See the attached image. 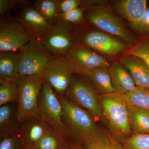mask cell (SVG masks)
<instances>
[{
  "label": "cell",
  "instance_id": "obj_1",
  "mask_svg": "<svg viewBox=\"0 0 149 149\" xmlns=\"http://www.w3.org/2000/svg\"><path fill=\"white\" fill-rule=\"evenodd\" d=\"M62 107V120L72 140L83 145L98 133L99 128L90 113L65 96L58 95Z\"/></svg>",
  "mask_w": 149,
  "mask_h": 149
},
{
  "label": "cell",
  "instance_id": "obj_2",
  "mask_svg": "<svg viewBox=\"0 0 149 149\" xmlns=\"http://www.w3.org/2000/svg\"><path fill=\"white\" fill-rule=\"evenodd\" d=\"M99 100L107 122L108 131L116 142L123 145L133 134L127 104L115 93L99 95Z\"/></svg>",
  "mask_w": 149,
  "mask_h": 149
},
{
  "label": "cell",
  "instance_id": "obj_3",
  "mask_svg": "<svg viewBox=\"0 0 149 149\" xmlns=\"http://www.w3.org/2000/svg\"><path fill=\"white\" fill-rule=\"evenodd\" d=\"M85 18L92 26L124 41L130 47L138 42V37L125 26L113 10L103 3L94 5L86 9Z\"/></svg>",
  "mask_w": 149,
  "mask_h": 149
},
{
  "label": "cell",
  "instance_id": "obj_4",
  "mask_svg": "<svg viewBox=\"0 0 149 149\" xmlns=\"http://www.w3.org/2000/svg\"><path fill=\"white\" fill-rule=\"evenodd\" d=\"M64 96L90 113L96 120L107 126L100 105L98 94L87 76L73 73Z\"/></svg>",
  "mask_w": 149,
  "mask_h": 149
},
{
  "label": "cell",
  "instance_id": "obj_5",
  "mask_svg": "<svg viewBox=\"0 0 149 149\" xmlns=\"http://www.w3.org/2000/svg\"><path fill=\"white\" fill-rule=\"evenodd\" d=\"M19 77L42 76L48 63L54 56L40 40L32 39L18 51Z\"/></svg>",
  "mask_w": 149,
  "mask_h": 149
},
{
  "label": "cell",
  "instance_id": "obj_6",
  "mask_svg": "<svg viewBox=\"0 0 149 149\" xmlns=\"http://www.w3.org/2000/svg\"><path fill=\"white\" fill-rule=\"evenodd\" d=\"M40 117L59 136L71 139L62 120V107L57 94L44 81L38 98Z\"/></svg>",
  "mask_w": 149,
  "mask_h": 149
},
{
  "label": "cell",
  "instance_id": "obj_7",
  "mask_svg": "<svg viewBox=\"0 0 149 149\" xmlns=\"http://www.w3.org/2000/svg\"><path fill=\"white\" fill-rule=\"evenodd\" d=\"M17 82L19 88L17 117L20 125L29 118H41L38 109V98L44 80L42 76L19 77Z\"/></svg>",
  "mask_w": 149,
  "mask_h": 149
},
{
  "label": "cell",
  "instance_id": "obj_8",
  "mask_svg": "<svg viewBox=\"0 0 149 149\" xmlns=\"http://www.w3.org/2000/svg\"><path fill=\"white\" fill-rule=\"evenodd\" d=\"M77 43L101 55L113 56L124 52L130 47L127 43L100 30L87 29L74 31Z\"/></svg>",
  "mask_w": 149,
  "mask_h": 149
},
{
  "label": "cell",
  "instance_id": "obj_9",
  "mask_svg": "<svg viewBox=\"0 0 149 149\" xmlns=\"http://www.w3.org/2000/svg\"><path fill=\"white\" fill-rule=\"evenodd\" d=\"M32 39L23 24L15 17H1L0 53L18 52Z\"/></svg>",
  "mask_w": 149,
  "mask_h": 149
},
{
  "label": "cell",
  "instance_id": "obj_10",
  "mask_svg": "<svg viewBox=\"0 0 149 149\" xmlns=\"http://www.w3.org/2000/svg\"><path fill=\"white\" fill-rule=\"evenodd\" d=\"M73 73L86 76L92 70L109 68L110 64L103 56L81 44H76L66 56Z\"/></svg>",
  "mask_w": 149,
  "mask_h": 149
},
{
  "label": "cell",
  "instance_id": "obj_11",
  "mask_svg": "<svg viewBox=\"0 0 149 149\" xmlns=\"http://www.w3.org/2000/svg\"><path fill=\"white\" fill-rule=\"evenodd\" d=\"M73 72L66 56L56 57L49 62L44 70L43 80L58 95L66 93Z\"/></svg>",
  "mask_w": 149,
  "mask_h": 149
},
{
  "label": "cell",
  "instance_id": "obj_12",
  "mask_svg": "<svg viewBox=\"0 0 149 149\" xmlns=\"http://www.w3.org/2000/svg\"><path fill=\"white\" fill-rule=\"evenodd\" d=\"M74 29L73 24L58 22L50 33L41 42L55 57L64 56L73 46L78 44Z\"/></svg>",
  "mask_w": 149,
  "mask_h": 149
},
{
  "label": "cell",
  "instance_id": "obj_13",
  "mask_svg": "<svg viewBox=\"0 0 149 149\" xmlns=\"http://www.w3.org/2000/svg\"><path fill=\"white\" fill-rule=\"evenodd\" d=\"M148 6L146 0H118L113 1L111 5L112 9L128 22L132 29L145 36L144 18Z\"/></svg>",
  "mask_w": 149,
  "mask_h": 149
},
{
  "label": "cell",
  "instance_id": "obj_14",
  "mask_svg": "<svg viewBox=\"0 0 149 149\" xmlns=\"http://www.w3.org/2000/svg\"><path fill=\"white\" fill-rule=\"evenodd\" d=\"M15 17L23 24L34 40H42L50 33L55 26L43 18L32 6L26 4Z\"/></svg>",
  "mask_w": 149,
  "mask_h": 149
},
{
  "label": "cell",
  "instance_id": "obj_15",
  "mask_svg": "<svg viewBox=\"0 0 149 149\" xmlns=\"http://www.w3.org/2000/svg\"><path fill=\"white\" fill-rule=\"evenodd\" d=\"M50 128L41 118H29L20 124L16 136L24 147L34 146Z\"/></svg>",
  "mask_w": 149,
  "mask_h": 149
},
{
  "label": "cell",
  "instance_id": "obj_16",
  "mask_svg": "<svg viewBox=\"0 0 149 149\" xmlns=\"http://www.w3.org/2000/svg\"><path fill=\"white\" fill-rule=\"evenodd\" d=\"M114 93L123 95L138 88L130 72L120 61H116L108 68Z\"/></svg>",
  "mask_w": 149,
  "mask_h": 149
},
{
  "label": "cell",
  "instance_id": "obj_17",
  "mask_svg": "<svg viewBox=\"0 0 149 149\" xmlns=\"http://www.w3.org/2000/svg\"><path fill=\"white\" fill-rule=\"evenodd\" d=\"M120 61L130 72L137 87L149 89V67L143 60L130 54H123Z\"/></svg>",
  "mask_w": 149,
  "mask_h": 149
},
{
  "label": "cell",
  "instance_id": "obj_18",
  "mask_svg": "<svg viewBox=\"0 0 149 149\" xmlns=\"http://www.w3.org/2000/svg\"><path fill=\"white\" fill-rule=\"evenodd\" d=\"M19 123L17 117V103L0 107V138L16 136Z\"/></svg>",
  "mask_w": 149,
  "mask_h": 149
},
{
  "label": "cell",
  "instance_id": "obj_19",
  "mask_svg": "<svg viewBox=\"0 0 149 149\" xmlns=\"http://www.w3.org/2000/svg\"><path fill=\"white\" fill-rule=\"evenodd\" d=\"M100 95L114 93L108 68L98 67L91 70L86 75Z\"/></svg>",
  "mask_w": 149,
  "mask_h": 149
},
{
  "label": "cell",
  "instance_id": "obj_20",
  "mask_svg": "<svg viewBox=\"0 0 149 149\" xmlns=\"http://www.w3.org/2000/svg\"><path fill=\"white\" fill-rule=\"evenodd\" d=\"M18 52L0 53V80L17 81Z\"/></svg>",
  "mask_w": 149,
  "mask_h": 149
},
{
  "label": "cell",
  "instance_id": "obj_21",
  "mask_svg": "<svg viewBox=\"0 0 149 149\" xmlns=\"http://www.w3.org/2000/svg\"><path fill=\"white\" fill-rule=\"evenodd\" d=\"M126 104L133 134H149V111Z\"/></svg>",
  "mask_w": 149,
  "mask_h": 149
},
{
  "label": "cell",
  "instance_id": "obj_22",
  "mask_svg": "<svg viewBox=\"0 0 149 149\" xmlns=\"http://www.w3.org/2000/svg\"><path fill=\"white\" fill-rule=\"evenodd\" d=\"M83 145L87 149H125L122 144L111 137L108 130L101 128Z\"/></svg>",
  "mask_w": 149,
  "mask_h": 149
},
{
  "label": "cell",
  "instance_id": "obj_23",
  "mask_svg": "<svg viewBox=\"0 0 149 149\" xmlns=\"http://www.w3.org/2000/svg\"><path fill=\"white\" fill-rule=\"evenodd\" d=\"M58 3V0H37L32 6L47 21L55 25L60 15Z\"/></svg>",
  "mask_w": 149,
  "mask_h": 149
},
{
  "label": "cell",
  "instance_id": "obj_24",
  "mask_svg": "<svg viewBox=\"0 0 149 149\" xmlns=\"http://www.w3.org/2000/svg\"><path fill=\"white\" fill-rule=\"evenodd\" d=\"M120 96L127 104L149 111V89L138 87L130 93Z\"/></svg>",
  "mask_w": 149,
  "mask_h": 149
},
{
  "label": "cell",
  "instance_id": "obj_25",
  "mask_svg": "<svg viewBox=\"0 0 149 149\" xmlns=\"http://www.w3.org/2000/svg\"><path fill=\"white\" fill-rule=\"evenodd\" d=\"M19 96V86L17 81L0 80V106L18 102Z\"/></svg>",
  "mask_w": 149,
  "mask_h": 149
},
{
  "label": "cell",
  "instance_id": "obj_26",
  "mask_svg": "<svg viewBox=\"0 0 149 149\" xmlns=\"http://www.w3.org/2000/svg\"><path fill=\"white\" fill-rule=\"evenodd\" d=\"M70 139L62 138L50 128L34 147L38 149H63Z\"/></svg>",
  "mask_w": 149,
  "mask_h": 149
},
{
  "label": "cell",
  "instance_id": "obj_27",
  "mask_svg": "<svg viewBox=\"0 0 149 149\" xmlns=\"http://www.w3.org/2000/svg\"><path fill=\"white\" fill-rule=\"evenodd\" d=\"M123 54H130L139 57L149 67V36L139 35L137 43Z\"/></svg>",
  "mask_w": 149,
  "mask_h": 149
},
{
  "label": "cell",
  "instance_id": "obj_28",
  "mask_svg": "<svg viewBox=\"0 0 149 149\" xmlns=\"http://www.w3.org/2000/svg\"><path fill=\"white\" fill-rule=\"evenodd\" d=\"M123 145L125 149H149V134H133Z\"/></svg>",
  "mask_w": 149,
  "mask_h": 149
},
{
  "label": "cell",
  "instance_id": "obj_29",
  "mask_svg": "<svg viewBox=\"0 0 149 149\" xmlns=\"http://www.w3.org/2000/svg\"><path fill=\"white\" fill-rule=\"evenodd\" d=\"M86 9L84 8L80 7L66 13L61 14L58 22L75 25L82 23L84 19V12Z\"/></svg>",
  "mask_w": 149,
  "mask_h": 149
},
{
  "label": "cell",
  "instance_id": "obj_30",
  "mask_svg": "<svg viewBox=\"0 0 149 149\" xmlns=\"http://www.w3.org/2000/svg\"><path fill=\"white\" fill-rule=\"evenodd\" d=\"M25 1L15 0H0V15L1 17L9 16V13L16 8L18 6L23 5Z\"/></svg>",
  "mask_w": 149,
  "mask_h": 149
},
{
  "label": "cell",
  "instance_id": "obj_31",
  "mask_svg": "<svg viewBox=\"0 0 149 149\" xmlns=\"http://www.w3.org/2000/svg\"><path fill=\"white\" fill-rule=\"evenodd\" d=\"M0 149H24L23 144L16 136L1 139Z\"/></svg>",
  "mask_w": 149,
  "mask_h": 149
},
{
  "label": "cell",
  "instance_id": "obj_32",
  "mask_svg": "<svg viewBox=\"0 0 149 149\" xmlns=\"http://www.w3.org/2000/svg\"><path fill=\"white\" fill-rule=\"evenodd\" d=\"M60 13H66L78 8L83 7V1L79 0H58Z\"/></svg>",
  "mask_w": 149,
  "mask_h": 149
},
{
  "label": "cell",
  "instance_id": "obj_33",
  "mask_svg": "<svg viewBox=\"0 0 149 149\" xmlns=\"http://www.w3.org/2000/svg\"><path fill=\"white\" fill-rule=\"evenodd\" d=\"M63 149H87L83 145L77 143L70 139L65 145Z\"/></svg>",
  "mask_w": 149,
  "mask_h": 149
},
{
  "label": "cell",
  "instance_id": "obj_34",
  "mask_svg": "<svg viewBox=\"0 0 149 149\" xmlns=\"http://www.w3.org/2000/svg\"><path fill=\"white\" fill-rule=\"evenodd\" d=\"M144 24L147 36H149V4L147 8L144 17Z\"/></svg>",
  "mask_w": 149,
  "mask_h": 149
},
{
  "label": "cell",
  "instance_id": "obj_35",
  "mask_svg": "<svg viewBox=\"0 0 149 149\" xmlns=\"http://www.w3.org/2000/svg\"><path fill=\"white\" fill-rule=\"evenodd\" d=\"M24 149H38L35 147L33 146H27L24 147Z\"/></svg>",
  "mask_w": 149,
  "mask_h": 149
}]
</instances>
